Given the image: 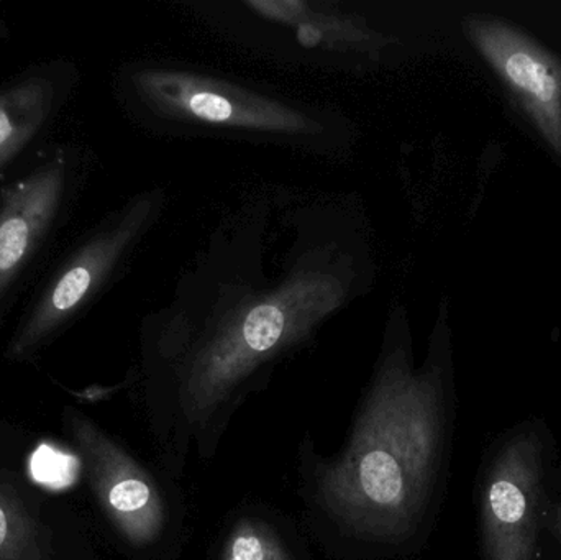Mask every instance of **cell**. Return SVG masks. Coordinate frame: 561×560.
<instances>
[{"mask_svg": "<svg viewBox=\"0 0 561 560\" xmlns=\"http://www.w3.org/2000/svg\"><path fill=\"white\" fill-rule=\"evenodd\" d=\"M145 94L164 111H176L197 121L247 127L296 128L293 114L268 107L255 99L222 91L193 78L170 75L141 76Z\"/></svg>", "mask_w": 561, "mask_h": 560, "instance_id": "52a82bcc", "label": "cell"}, {"mask_svg": "<svg viewBox=\"0 0 561 560\" xmlns=\"http://www.w3.org/2000/svg\"><path fill=\"white\" fill-rule=\"evenodd\" d=\"M0 560H46L38 532L23 503L0 485Z\"/></svg>", "mask_w": 561, "mask_h": 560, "instance_id": "9c48e42d", "label": "cell"}, {"mask_svg": "<svg viewBox=\"0 0 561 560\" xmlns=\"http://www.w3.org/2000/svg\"><path fill=\"white\" fill-rule=\"evenodd\" d=\"M128 233L130 229L122 226L114 232L99 236L66 263L13 339L10 345L12 357L28 354L78 312L114 265Z\"/></svg>", "mask_w": 561, "mask_h": 560, "instance_id": "5b68a950", "label": "cell"}, {"mask_svg": "<svg viewBox=\"0 0 561 560\" xmlns=\"http://www.w3.org/2000/svg\"><path fill=\"white\" fill-rule=\"evenodd\" d=\"M68 421L95 496L115 528L134 546L157 541L167 508L153 480L88 418L71 413Z\"/></svg>", "mask_w": 561, "mask_h": 560, "instance_id": "3957f363", "label": "cell"}, {"mask_svg": "<svg viewBox=\"0 0 561 560\" xmlns=\"http://www.w3.org/2000/svg\"><path fill=\"white\" fill-rule=\"evenodd\" d=\"M81 462L78 457L56 449L55 446L43 444L30 460V472L39 485L46 489L62 490L78 480Z\"/></svg>", "mask_w": 561, "mask_h": 560, "instance_id": "8fae6325", "label": "cell"}, {"mask_svg": "<svg viewBox=\"0 0 561 560\" xmlns=\"http://www.w3.org/2000/svg\"><path fill=\"white\" fill-rule=\"evenodd\" d=\"M542 446L534 434L504 444L481 506L486 560H534L542 508Z\"/></svg>", "mask_w": 561, "mask_h": 560, "instance_id": "7a4b0ae2", "label": "cell"}, {"mask_svg": "<svg viewBox=\"0 0 561 560\" xmlns=\"http://www.w3.org/2000/svg\"><path fill=\"white\" fill-rule=\"evenodd\" d=\"M65 190L61 160L49 161L5 191L0 204V296L55 219Z\"/></svg>", "mask_w": 561, "mask_h": 560, "instance_id": "8992f818", "label": "cell"}, {"mask_svg": "<svg viewBox=\"0 0 561 560\" xmlns=\"http://www.w3.org/2000/svg\"><path fill=\"white\" fill-rule=\"evenodd\" d=\"M220 560H294L278 536L263 523H237L224 545Z\"/></svg>", "mask_w": 561, "mask_h": 560, "instance_id": "30bf717a", "label": "cell"}, {"mask_svg": "<svg viewBox=\"0 0 561 560\" xmlns=\"http://www.w3.org/2000/svg\"><path fill=\"white\" fill-rule=\"evenodd\" d=\"M444 433L440 387L392 362L379 375L348 449L320 473L330 512L371 538L399 539L424 510Z\"/></svg>", "mask_w": 561, "mask_h": 560, "instance_id": "6da1fadb", "label": "cell"}, {"mask_svg": "<svg viewBox=\"0 0 561 560\" xmlns=\"http://www.w3.org/2000/svg\"><path fill=\"white\" fill-rule=\"evenodd\" d=\"M51 101V84L39 78L0 92V170L26 147L45 124Z\"/></svg>", "mask_w": 561, "mask_h": 560, "instance_id": "ba28073f", "label": "cell"}, {"mask_svg": "<svg viewBox=\"0 0 561 560\" xmlns=\"http://www.w3.org/2000/svg\"><path fill=\"white\" fill-rule=\"evenodd\" d=\"M557 529H559L560 536H561V506L559 510H557Z\"/></svg>", "mask_w": 561, "mask_h": 560, "instance_id": "7c38bea8", "label": "cell"}, {"mask_svg": "<svg viewBox=\"0 0 561 560\" xmlns=\"http://www.w3.org/2000/svg\"><path fill=\"white\" fill-rule=\"evenodd\" d=\"M471 42L561 155V61L530 36L497 20H473Z\"/></svg>", "mask_w": 561, "mask_h": 560, "instance_id": "277c9868", "label": "cell"}]
</instances>
